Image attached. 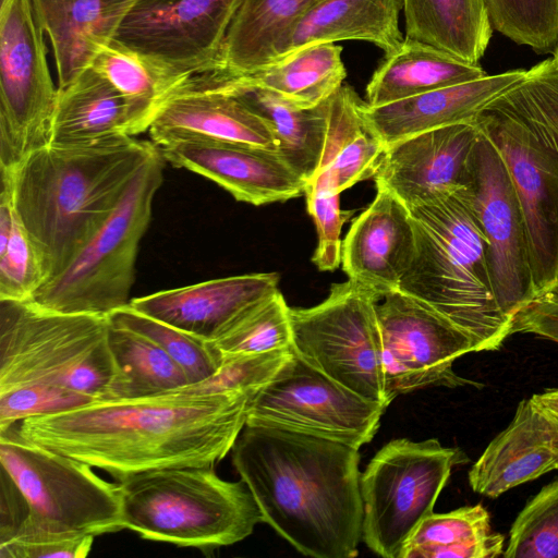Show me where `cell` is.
<instances>
[{"instance_id": "cell-1", "label": "cell", "mask_w": 558, "mask_h": 558, "mask_svg": "<svg viewBox=\"0 0 558 558\" xmlns=\"http://www.w3.org/2000/svg\"><path fill=\"white\" fill-rule=\"evenodd\" d=\"M255 393L183 389L131 399H97L16 426L26 441L113 478L148 471L215 466L246 425Z\"/></svg>"}, {"instance_id": "cell-2", "label": "cell", "mask_w": 558, "mask_h": 558, "mask_svg": "<svg viewBox=\"0 0 558 558\" xmlns=\"http://www.w3.org/2000/svg\"><path fill=\"white\" fill-rule=\"evenodd\" d=\"M231 453L263 522L299 553L314 558L357 556L363 527L359 449L246 424Z\"/></svg>"}, {"instance_id": "cell-3", "label": "cell", "mask_w": 558, "mask_h": 558, "mask_svg": "<svg viewBox=\"0 0 558 558\" xmlns=\"http://www.w3.org/2000/svg\"><path fill=\"white\" fill-rule=\"evenodd\" d=\"M157 149L134 136L86 145L48 144L13 169L0 170L40 257L46 282L61 274L101 227Z\"/></svg>"}, {"instance_id": "cell-4", "label": "cell", "mask_w": 558, "mask_h": 558, "mask_svg": "<svg viewBox=\"0 0 558 558\" xmlns=\"http://www.w3.org/2000/svg\"><path fill=\"white\" fill-rule=\"evenodd\" d=\"M500 156L527 230L536 299L558 292V62L534 65L474 117Z\"/></svg>"}, {"instance_id": "cell-5", "label": "cell", "mask_w": 558, "mask_h": 558, "mask_svg": "<svg viewBox=\"0 0 558 558\" xmlns=\"http://www.w3.org/2000/svg\"><path fill=\"white\" fill-rule=\"evenodd\" d=\"M416 236L414 257L399 288L466 332L477 352L494 351L513 320L492 284L487 241L460 189L409 208Z\"/></svg>"}, {"instance_id": "cell-6", "label": "cell", "mask_w": 558, "mask_h": 558, "mask_svg": "<svg viewBox=\"0 0 558 558\" xmlns=\"http://www.w3.org/2000/svg\"><path fill=\"white\" fill-rule=\"evenodd\" d=\"M214 468L161 469L119 481L124 529L201 550L245 539L263 522L259 508L242 480H222Z\"/></svg>"}, {"instance_id": "cell-7", "label": "cell", "mask_w": 558, "mask_h": 558, "mask_svg": "<svg viewBox=\"0 0 558 558\" xmlns=\"http://www.w3.org/2000/svg\"><path fill=\"white\" fill-rule=\"evenodd\" d=\"M108 316L0 300V392L41 385L102 399L113 376Z\"/></svg>"}, {"instance_id": "cell-8", "label": "cell", "mask_w": 558, "mask_h": 558, "mask_svg": "<svg viewBox=\"0 0 558 558\" xmlns=\"http://www.w3.org/2000/svg\"><path fill=\"white\" fill-rule=\"evenodd\" d=\"M165 165L158 148L68 267L41 286L28 303L50 312L101 316L130 303L140 243L149 226Z\"/></svg>"}, {"instance_id": "cell-9", "label": "cell", "mask_w": 558, "mask_h": 558, "mask_svg": "<svg viewBox=\"0 0 558 558\" xmlns=\"http://www.w3.org/2000/svg\"><path fill=\"white\" fill-rule=\"evenodd\" d=\"M0 462L27 505L16 532L98 536L124 529L118 483L102 480L82 461L24 440L16 425L0 432Z\"/></svg>"}, {"instance_id": "cell-10", "label": "cell", "mask_w": 558, "mask_h": 558, "mask_svg": "<svg viewBox=\"0 0 558 558\" xmlns=\"http://www.w3.org/2000/svg\"><path fill=\"white\" fill-rule=\"evenodd\" d=\"M466 461L461 449L436 438L386 444L361 474L366 546L380 557L401 558L418 524L433 513L452 469Z\"/></svg>"}, {"instance_id": "cell-11", "label": "cell", "mask_w": 558, "mask_h": 558, "mask_svg": "<svg viewBox=\"0 0 558 558\" xmlns=\"http://www.w3.org/2000/svg\"><path fill=\"white\" fill-rule=\"evenodd\" d=\"M381 296L348 279L322 303L290 307L292 352L359 396L388 408L376 305Z\"/></svg>"}, {"instance_id": "cell-12", "label": "cell", "mask_w": 558, "mask_h": 558, "mask_svg": "<svg viewBox=\"0 0 558 558\" xmlns=\"http://www.w3.org/2000/svg\"><path fill=\"white\" fill-rule=\"evenodd\" d=\"M47 56L32 1L1 0L0 170L49 144L58 87Z\"/></svg>"}, {"instance_id": "cell-13", "label": "cell", "mask_w": 558, "mask_h": 558, "mask_svg": "<svg viewBox=\"0 0 558 558\" xmlns=\"http://www.w3.org/2000/svg\"><path fill=\"white\" fill-rule=\"evenodd\" d=\"M386 409L292 352L277 375L252 398L246 424L303 433L360 449L374 438Z\"/></svg>"}, {"instance_id": "cell-14", "label": "cell", "mask_w": 558, "mask_h": 558, "mask_svg": "<svg viewBox=\"0 0 558 558\" xmlns=\"http://www.w3.org/2000/svg\"><path fill=\"white\" fill-rule=\"evenodd\" d=\"M376 312L388 405L401 395L429 386L481 387L454 373V361L477 348L446 317L400 290L386 293Z\"/></svg>"}, {"instance_id": "cell-15", "label": "cell", "mask_w": 558, "mask_h": 558, "mask_svg": "<svg viewBox=\"0 0 558 558\" xmlns=\"http://www.w3.org/2000/svg\"><path fill=\"white\" fill-rule=\"evenodd\" d=\"M243 1L137 0L113 41L180 75L214 72Z\"/></svg>"}, {"instance_id": "cell-16", "label": "cell", "mask_w": 558, "mask_h": 558, "mask_svg": "<svg viewBox=\"0 0 558 558\" xmlns=\"http://www.w3.org/2000/svg\"><path fill=\"white\" fill-rule=\"evenodd\" d=\"M463 192L487 241V260L496 300L512 320L536 299L523 210L508 171L480 133L470 184Z\"/></svg>"}, {"instance_id": "cell-17", "label": "cell", "mask_w": 558, "mask_h": 558, "mask_svg": "<svg viewBox=\"0 0 558 558\" xmlns=\"http://www.w3.org/2000/svg\"><path fill=\"white\" fill-rule=\"evenodd\" d=\"M480 132L472 122L423 132L389 145L374 177L377 189L408 208L466 187Z\"/></svg>"}, {"instance_id": "cell-18", "label": "cell", "mask_w": 558, "mask_h": 558, "mask_svg": "<svg viewBox=\"0 0 558 558\" xmlns=\"http://www.w3.org/2000/svg\"><path fill=\"white\" fill-rule=\"evenodd\" d=\"M158 148L166 162L214 181L239 202L260 206L295 198L305 191L306 181L275 150L201 138Z\"/></svg>"}, {"instance_id": "cell-19", "label": "cell", "mask_w": 558, "mask_h": 558, "mask_svg": "<svg viewBox=\"0 0 558 558\" xmlns=\"http://www.w3.org/2000/svg\"><path fill=\"white\" fill-rule=\"evenodd\" d=\"M148 132L157 147L179 140L201 138L276 151L268 124L210 72L194 75L175 89L160 107Z\"/></svg>"}, {"instance_id": "cell-20", "label": "cell", "mask_w": 558, "mask_h": 558, "mask_svg": "<svg viewBox=\"0 0 558 558\" xmlns=\"http://www.w3.org/2000/svg\"><path fill=\"white\" fill-rule=\"evenodd\" d=\"M275 272L225 277L132 299L134 310L208 341L278 290Z\"/></svg>"}, {"instance_id": "cell-21", "label": "cell", "mask_w": 558, "mask_h": 558, "mask_svg": "<svg viewBox=\"0 0 558 558\" xmlns=\"http://www.w3.org/2000/svg\"><path fill=\"white\" fill-rule=\"evenodd\" d=\"M415 248V229L409 208L389 191L377 189L374 201L354 219L342 242V269L349 279L383 298L398 290Z\"/></svg>"}, {"instance_id": "cell-22", "label": "cell", "mask_w": 558, "mask_h": 558, "mask_svg": "<svg viewBox=\"0 0 558 558\" xmlns=\"http://www.w3.org/2000/svg\"><path fill=\"white\" fill-rule=\"evenodd\" d=\"M558 470V426L532 401L517 407L510 424L486 447L469 472L471 488L492 498Z\"/></svg>"}, {"instance_id": "cell-23", "label": "cell", "mask_w": 558, "mask_h": 558, "mask_svg": "<svg viewBox=\"0 0 558 558\" xmlns=\"http://www.w3.org/2000/svg\"><path fill=\"white\" fill-rule=\"evenodd\" d=\"M526 71L485 75L380 106L361 101L360 112L388 147L407 137L457 123L472 122L477 112L519 82Z\"/></svg>"}, {"instance_id": "cell-24", "label": "cell", "mask_w": 558, "mask_h": 558, "mask_svg": "<svg viewBox=\"0 0 558 558\" xmlns=\"http://www.w3.org/2000/svg\"><path fill=\"white\" fill-rule=\"evenodd\" d=\"M52 49L58 88L73 82L109 46L137 0H31Z\"/></svg>"}, {"instance_id": "cell-25", "label": "cell", "mask_w": 558, "mask_h": 558, "mask_svg": "<svg viewBox=\"0 0 558 558\" xmlns=\"http://www.w3.org/2000/svg\"><path fill=\"white\" fill-rule=\"evenodd\" d=\"M361 101L349 85L330 97L320 163L305 191L340 194L376 175L387 147L363 119Z\"/></svg>"}, {"instance_id": "cell-26", "label": "cell", "mask_w": 558, "mask_h": 558, "mask_svg": "<svg viewBox=\"0 0 558 558\" xmlns=\"http://www.w3.org/2000/svg\"><path fill=\"white\" fill-rule=\"evenodd\" d=\"M401 10L402 0H323L293 25L275 61L310 45L341 40L368 41L390 53L404 39Z\"/></svg>"}, {"instance_id": "cell-27", "label": "cell", "mask_w": 558, "mask_h": 558, "mask_svg": "<svg viewBox=\"0 0 558 558\" xmlns=\"http://www.w3.org/2000/svg\"><path fill=\"white\" fill-rule=\"evenodd\" d=\"M135 135L129 102L93 66L58 88L49 144L86 145Z\"/></svg>"}, {"instance_id": "cell-28", "label": "cell", "mask_w": 558, "mask_h": 558, "mask_svg": "<svg viewBox=\"0 0 558 558\" xmlns=\"http://www.w3.org/2000/svg\"><path fill=\"white\" fill-rule=\"evenodd\" d=\"M220 84L270 128L276 151L306 182L318 170L328 125L329 99L310 108L293 105L277 94L210 72Z\"/></svg>"}, {"instance_id": "cell-29", "label": "cell", "mask_w": 558, "mask_h": 558, "mask_svg": "<svg viewBox=\"0 0 558 558\" xmlns=\"http://www.w3.org/2000/svg\"><path fill=\"white\" fill-rule=\"evenodd\" d=\"M480 64L462 61L433 46L404 38L385 54L366 85V104L380 106L485 76Z\"/></svg>"}, {"instance_id": "cell-30", "label": "cell", "mask_w": 558, "mask_h": 558, "mask_svg": "<svg viewBox=\"0 0 558 558\" xmlns=\"http://www.w3.org/2000/svg\"><path fill=\"white\" fill-rule=\"evenodd\" d=\"M322 1L244 0L227 33L214 72L238 76L272 63L293 25Z\"/></svg>"}, {"instance_id": "cell-31", "label": "cell", "mask_w": 558, "mask_h": 558, "mask_svg": "<svg viewBox=\"0 0 558 558\" xmlns=\"http://www.w3.org/2000/svg\"><path fill=\"white\" fill-rule=\"evenodd\" d=\"M405 38L478 64L493 25L485 0H402Z\"/></svg>"}, {"instance_id": "cell-32", "label": "cell", "mask_w": 558, "mask_h": 558, "mask_svg": "<svg viewBox=\"0 0 558 558\" xmlns=\"http://www.w3.org/2000/svg\"><path fill=\"white\" fill-rule=\"evenodd\" d=\"M341 54L342 47L336 44L310 45L255 72L228 76L310 108L329 99L343 85L347 70Z\"/></svg>"}, {"instance_id": "cell-33", "label": "cell", "mask_w": 558, "mask_h": 558, "mask_svg": "<svg viewBox=\"0 0 558 558\" xmlns=\"http://www.w3.org/2000/svg\"><path fill=\"white\" fill-rule=\"evenodd\" d=\"M108 340L113 376L102 399L149 397L190 385L177 362L146 336L109 320Z\"/></svg>"}, {"instance_id": "cell-34", "label": "cell", "mask_w": 558, "mask_h": 558, "mask_svg": "<svg viewBox=\"0 0 558 558\" xmlns=\"http://www.w3.org/2000/svg\"><path fill=\"white\" fill-rule=\"evenodd\" d=\"M504 536L493 532L482 505L430 513L416 527L401 558H495L504 554Z\"/></svg>"}, {"instance_id": "cell-35", "label": "cell", "mask_w": 558, "mask_h": 558, "mask_svg": "<svg viewBox=\"0 0 558 558\" xmlns=\"http://www.w3.org/2000/svg\"><path fill=\"white\" fill-rule=\"evenodd\" d=\"M90 66L126 99L136 134L148 131L166 99L192 77L177 74L116 41L101 50Z\"/></svg>"}, {"instance_id": "cell-36", "label": "cell", "mask_w": 558, "mask_h": 558, "mask_svg": "<svg viewBox=\"0 0 558 558\" xmlns=\"http://www.w3.org/2000/svg\"><path fill=\"white\" fill-rule=\"evenodd\" d=\"M108 318L110 323L156 342L182 368L190 385L210 378L221 367L223 355L213 341L145 315L129 304L109 314Z\"/></svg>"}, {"instance_id": "cell-37", "label": "cell", "mask_w": 558, "mask_h": 558, "mask_svg": "<svg viewBox=\"0 0 558 558\" xmlns=\"http://www.w3.org/2000/svg\"><path fill=\"white\" fill-rule=\"evenodd\" d=\"M223 355L291 350L290 307L279 290L247 310L213 341Z\"/></svg>"}, {"instance_id": "cell-38", "label": "cell", "mask_w": 558, "mask_h": 558, "mask_svg": "<svg viewBox=\"0 0 558 558\" xmlns=\"http://www.w3.org/2000/svg\"><path fill=\"white\" fill-rule=\"evenodd\" d=\"M493 27L512 41L546 52L558 44V0H485Z\"/></svg>"}, {"instance_id": "cell-39", "label": "cell", "mask_w": 558, "mask_h": 558, "mask_svg": "<svg viewBox=\"0 0 558 558\" xmlns=\"http://www.w3.org/2000/svg\"><path fill=\"white\" fill-rule=\"evenodd\" d=\"M507 558H558V481L544 486L514 520Z\"/></svg>"}, {"instance_id": "cell-40", "label": "cell", "mask_w": 558, "mask_h": 558, "mask_svg": "<svg viewBox=\"0 0 558 558\" xmlns=\"http://www.w3.org/2000/svg\"><path fill=\"white\" fill-rule=\"evenodd\" d=\"M45 282L40 257L15 209L11 233L0 246V300L27 302Z\"/></svg>"}, {"instance_id": "cell-41", "label": "cell", "mask_w": 558, "mask_h": 558, "mask_svg": "<svg viewBox=\"0 0 558 558\" xmlns=\"http://www.w3.org/2000/svg\"><path fill=\"white\" fill-rule=\"evenodd\" d=\"M291 355L292 349L223 355L221 367L214 376L180 389L191 392L243 391L256 393L277 375Z\"/></svg>"}, {"instance_id": "cell-42", "label": "cell", "mask_w": 558, "mask_h": 558, "mask_svg": "<svg viewBox=\"0 0 558 558\" xmlns=\"http://www.w3.org/2000/svg\"><path fill=\"white\" fill-rule=\"evenodd\" d=\"M96 399L51 386H24L0 392V432L25 418L81 407Z\"/></svg>"}, {"instance_id": "cell-43", "label": "cell", "mask_w": 558, "mask_h": 558, "mask_svg": "<svg viewBox=\"0 0 558 558\" xmlns=\"http://www.w3.org/2000/svg\"><path fill=\"white\" fill-rule=\"evenodd\" d=\"M95 536L54 533L41 530H20L0 542L1 558H85Z\"/></svg>"}, {"instance_id": "cell-44", "label": "cell", "mask_w": 558, "mask_h": 558, "mask_svg": "<svg viewBox=\"0 0 558 558\" xmlns=\"http://www.w3.org/2000/svg\"><path fill=\"white\" fill-rule=\"evenodd\" d=\"M306 208L314 220L318 242L312 262L322 271H332L341 264V227L344 222L339 194L305 191Z\"/></svg>"}, {"instance_id": "cell-45", "label": "cell", "mask_w": 558, "mask_h": 558, "mask_svg": "<svg viewBox=\"0 0 558 558\" xmlns=\"http://www.w3.org/2000/svg\"><path fill=\"white\" fill-rule=\"evenodd\" d=\"M533 333L558 343V292L535 299L517 313L511 333Z\"/></svg>"}, {"instance_id": "cell-46", "label": "cell", "mask_w": 558, "mask_h": 558, "mask_svg": "<svg viewBox=\"0 0 558 558\" xmlns=\"http://www.w3.org/2000/svg\"><path fill=\"white\" fill-rule=\"evenodd\" d=\"M27 515V505L11 477L1 470L0 542L10 538Z\"/></svg>"}, {"instance_id": "cell-47", "label": "cell", "mask_w": 558, "mask_h": 558, "mask_svg": "<svg viewBox=\"0 0 558 558\" xmlns=\"http://www.w3.org/2000/svg\"><path fill=\"white\" fill-rule=\"evenodd\" d=\"M531 399L558 426V387L535 393Z\"/></svg>"}, {"instance_id": "cell-48", "label": "cell", "mask_w": 558, "mask_h": 558, "mask_svg": "<svg viewBox=\"0 0 558 558\" xmlns=\"http://www.w3.org/2000/svg\"><path fill=\"white\" fill-rule=\"evenodd\" d=\"M554 58H555V59H556V61L558 62V44H557V47H556V49H555Z\"/></svg>"}]
</instances>
